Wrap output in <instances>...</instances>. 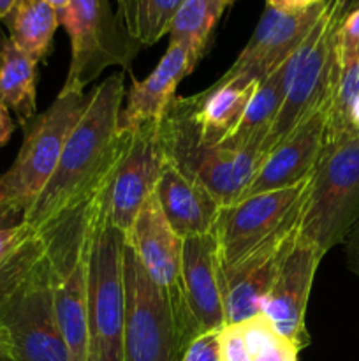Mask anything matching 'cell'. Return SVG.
<instances>
[{
	"mask_svg": "<svg viewBox=\"0 0 359 361\" xmlns=\"http://www.w3.org/2000/svg\"><path fill=\"white\" fill-rule=\"evenodd\" d=\"M123 78V73L111 74L90 92L84 113L70 130L55 173L23 215V222L37 231L94 192L125 157L134 130L120 127L125 95Z\"/></svg>",
	"mask_w": 359,
	"mask_h": 361,
	"instance_id": "cell-1",
	"label": "cell"
},
{
	"mask_svg": "<svg viewBox=\"0 0 359 361\" xmlns=\"http://www.w3.org/2000/svg\"><path fill=\"white\" fill-rule=\"evenodd\" d=\"M113 175L39 231L46 247L55 316L74 361L88 358V263L95 222Z\"/></svg>",
	"mask_w": 359,
	"mask_h": 361,
	"instance_id": "cell-2",
	"label": "cell"
},
{
	"mask_svg": "<svg viewBox=\"0 0 359 361\" xmlns=\"http://www.w3.org/2000/svg\"><path fill=\"white\" fill-rule=\"evenodd\" d=\"M158 140L165 162L210 190L222 207L243 200L260 157L256 150H227L203 141L189 97H175L158 120Z\"/></svg>",
	"mask_w": 359,
	"mask_h": 361,
	"instance_id": "cell-3",
	"label": "cell"
},
{
	"mask_svg": "<svg viewBox=\"0 0 359 361\" xmlns=\"http://www.w3.org/2000/svg\"><path fill=\"white\" fill-rule=\"evenodd\" d=\"M359 221V129L326 136L313 169L299 235L326 256Z\"/></svg>",
	"mask_w": 359,
	"mask_h": 361,
	"instance_id": "cell-4",
	"label": "cell"
},
{
	"mask_svg": "<svg viewBox=\"0 0 359 361\" xmlns=\"http://www.w3.org/2000/svg\"><path fill=\"white\" fill-rule=\"evenodd\" d=\"M123 254L125 235L109 219L106 194L95 222L88 263L87 361H123Z\"/></svg>",
	"mask_w": 359,
	"mask_h": 361,
	"instance_id": "cell-5",
	"label": "cell"
},
{
	"mask_svg": "<svg viewBox=\"0 0 359 361\" xmlns=\"http://www.w3.org/2000/svg\"><path fill=\"white\" fill-rule=\"evenodd\" d=\"M60 25L70 37V63L62 90L84 92L113 66L130 73L141 44L123 30L109 0H70L60 13Z\"/></svg>",
	"mask_w": 359,
	"mask_h": 361,
	"instance_id": "cell-6",
	"label": "cell"
},
{
	"mask_svg": "<svg viewBox=\"0 0 359 361\" xmlns=\"http://www.w3.org/2000/svg\"><path fill=\"white\" fill-rule=\"evenodd\" d=\"M90 94L60 90L46 111L25 127V137L2 178L14 207L25 215L55 173L70 130L84 113Z\"/></svg>",
	"mask_w": 359,
	"mask_h": 361,
	"instance_id": "cell-7",
	"label": "cell"
},
{
	"mask_svg": "<svg viewBox=\"0 0 359 361\" xmlns=\"http://www.w3.org/2000/svg\"><path fill=\"white\" fill-rule=\"evenodd\" d=\"M123 361H182L187 345L165 293L125 243Z\"/></svg>",
	"mask_w": 359,
	"mask_h": 361,
	"instance_id": "cell-8",
	"label": "cell"
},
{
	"mask_svg": "<svg viewBox=\"0 0 359 361\" xmlns=\"http://www.w3.org/2000/svg\"><path fill=\"white\" fill-rule=\"evenodd\" d=\"M312 176L285 189L267 190L222 207L215 226L220 270L227 271L277 235L291 219L303 214Z\"/></svg>",
	"mask_w": 359,
	"mask_h": 361,
	"instance_id": "cell-9",
	"label": "cell"
},
{
	"mask_svg": "<svg viewBox=\"0 0 359 361\" xmlns=\"http://www.w3.org/2000/svg\"><path fill=\"white\" fill-rule=\"evenodd\" d=\"M125 243L134 250L151 281L165 293L183 342L189 345L197 335H201V330L183 293V240L169 226L155 192L141 207L132 228L125 235Z\"/></svg>",
	"mask_w": 359,
	"mask_h": 361,
	"instance_id": "cell-10",
	"label": "cell"
},
{
	"mask_svg": "<svg viewBox=\"0 0 359 361\" xmlns=\"http://www.w3.org/2000/svg\"><path fill=\"white\" fill-rule=\"evenodd\" d=\"M0 326L14 361H74L53 305L48 261L0 309Z\"/></svg>",
	"mask_w": 359,
	"mask_h": 361,
	"instance_id": "cell-11",
	"label": "cell"
},
{
	"mask_svg": "<svg viewBox=\"0 0 359 361\" xmlns=\"http://www.w3.org/2000/svg\"><path fill=\"white\" fill-rule=\"evenodd\" d=\"M322 9L324 0L308 9L292 13L278 11L266 4L256 30L250 35V41L227 73L222 74L215 83H227L238 78L263 81L282 63L287 62L289 56L301 46L319 20Z\"/></svg>",
	"mask_w": 359,
	"mask_h": 361,
	"instance_id": "cell-12",
	"label": "cell"
},
{
	"mask_svg": "<svg viewBox=\"0 0 359 361\" xmlns=\"http://www.w3.org/2000/svg\"><path fill=\"white\" fill-rule=\"evenodd\" d=\"M322 257L324 254L312 242L298 235L260 309L275 330L299 351L310 344L305 323L306 305Z\"/></svg>",
	"mask_w": 359,
	"mask_h": 361,
	"instance_id": "cell-13",
	"label": "cell"
},
{
	"mask_svg": "<svg viewBox=\"0 0 359 361\" xmlns=\"http://www.w3.org/2000/svg\"><path fill=\"white\" fill-rule=\"evenodd\" d=\"M303 214L296 215L259 249L239 261L231 270L222 271L225 324H238L260 314L285 256L294 245L301 229Z\"/></svg>",
	"mask_w": 359,
	"mask_h": 361,
	"instance_id": "cell-14",
	"label": "cell"
},
{
	"mask_svg": "<svg viewBox=\"0 0 359 361\" xmlns=\"http://www.w3.org/2000/svg\"><path fill=\"white\" fill-rule=\"evenodd\" d=\"M165 155L158 140L157 122L143 123L113 175L108 192V214L113 224L127 235L144 201L155 192Z\"/></svg>",
	"mask_w": 359,
	"mask_h": 361,
	"instance_id": "cell-15",
	"label": "cell"
},
{
	"mask_svg": "<svg viewBox=\"0 0 359 361\" xmlns=\"http://www.w3.org/2000/svg\"><path fill=\"white\" fill-rule=\"evenodd\" d=\"M331 106L333 101L317 109L263 157L243 197L285 189L312 175L326 143Z\"/></svg>",
	"mask_w": 359,
	"mask_h": 361,
	"instance_id": "cell-16",
	"label": "cell"
},
{
	"mask_svg": "<svg viewBox=\"0 0 359 361\" xmlns=\"http://www.w3.org/2000/svg\"><path fill=\"white\" fill-rule=\"evenodd\" d=\"M182 284L201 334L225 326L224 286L213 233L183 240Z\"/></svg>",
	"mask_w": 359,
	"mask_h": 361,
	"instance_id": "cell-17",
	"label": "cell"
},
{
	"mask_svg": "<svg viewBox=\"0 0 359 361\" xmlns=\"http://www.w3.org/2000/svg\"><path fill=\"white\" fill-rule=\"evenodd\" d=\"M197 63L199 62L185 46L169 42L157 67L144 80L132 81L127 94V104L120 115V127L136 130L143 123L160 120L169 102L176 97L175 92L180 81L189 76Z\"/></svg>",
	"mask_w": 359,
	"mask_h": 361,
	"instance_id": "cell-18",
	"label": "cell"
},
{
	"mask_svg": "<svg viewBox=\"0 0 359 361\" xmlns=\"http://www.w3.org/2000/svg\"><path fill=\"white\" fill-rule=\"evenodd\" d=\"M155 196L169 226L182 240L215 231L222 204L210 190L187 178L169 162L162 169Z\"/></svg>",
	"mask_w": 359,
	"mask_h": 361,
	"instance_id": "cell-19",
	"label": "cell"
},
{
	"mask_svg": "<svg viewBox=\"0 0 359 361\" xmlns=\"http://www.w3.org/2000/svg\"><path fill=\"white\" fill-rule=\"evenodd\" d=\"M257 87L259 81L238 78L227 83H213L206 90L190 95L203 141L220 145L238 126Z\"/></svg>",
	"mask_w": 359,
	"mask_h": 361,
	"instance_id": "cell-20",
	"label": "cell"
},
{
	"mask_svg": "<svg viewBox=\"0 0 359 361\" xmlns=\"http://www.w3.org/2000/svg\"><path fill=\"white\" fill-rule=\"evenodd\" d=\"M46 259L41 233L27 222L0 229V309L18 295Z\"/></svg>",
	"mask_w": 359,
	"mask_h": 361,
	"instance_id": "cell-21",
	"label": "cell"
},
{
	"mask_svg": "<svg viewBox=\"0 0 359 361\" xmlns=\"http://www.w3.org/2000/svg\"><path fill=\"white\" fill-rule=\"evenodd\" d=\"M37 62L0 32V102L27 127L37 115Z\"/></svg>",
	"mask_w": 359,
	"mask_h": 361,
	"instance_id": "cell-22",
	"label": "cell"
},
{
	"mask_svg": "<svg viewBox=\"0 0 359 361\" xmlns=\"http://www.w3.org/2000/svg\"><path fill=\"white\" fill-rule=\"evenodd\" d=\"M282 66L263 81H259V87L250 99L238 126L220 143L222 148L256 150L259 154L260 145H263L266 134L270 133L282 101H284L285 87L284 78H282Z\"/></svg>",
	"mask_w": 359,
	"mask_h": 361,
	"instance_id": "cell-23",
	"label": "cell"
},
{
	"mask_svg": "<svg viewBox=\"0 0 359 361\" xmlns=\"http://www.w3.org/2000/svg\"><path fill=\"white\" fill-rule=\"evenodd\" d=\"M4 25L11 41L39 63L51 49L53 37L60 27V14L46 0H18Z\"/></svg>",
	"mask_w": 359,
	"mask_h": 361,
	"instance_id": "cell-24",
	"label": "cell"
},
{
	"mask_svg": "<svg viewBox=\"0 0 359 361\" xmlns=\"http://www.w3.org/2000/svg\"><path fill=\"white\" fill-rule=\"evenodd\" d=\"M185 0H122L116 18L123 30L141 46H151L169 34Z\"/></svg>",
	"mask_w": 359,
	"mask_h": 361,
	"instance_id": "cell-25",
	"label": "cell"
},
{
	"mask_svg": "<svg viewBox=\"0 0 359 361\" xmlns=\"http://www.w3.org/2000/svg\"><path fill=\"white\" fill-rule=\"evenodd\" d=\"M229 0H185L169 28V42L185 46L199 62Z\"/></svg>",
	"mask_w": 359,
	"mask_h": 361,
	"instance_id": "cell-26",
	"label": "cell"
},
{
	"mask_svg": "<svg viewBox=\"0 0 359 361\" xmlns=\"http://www.w3.org/2000/svg\"><path fill=\"white\" fill-rule=\"evenodd\" d=\"M238 324L245 338L248 361H298L299 349L282 337L263 314Z\"/></svg>",
	"mask_w": 359,
	"mask_h": 361,
	"instance_id": "cell-27",
	"label": "cell"
},
{
	"mask_svg": "<svg viewBox=\"0 0 359 361\" xmlns=\"http://www.w3.org/2000/svg\"><path fill=\"white\" fill-rule=\"evenodd\" d=\"M355 99H359V66L340 78L336 95H334L333 106H331L326 136H334L341 130L351 129L347 122V113Z\"/></svg>",
	"mask_w": 359,
	"mask_h": 361,
	"instance_id": "cell-28",
	"label": "cell"
},
{
	"mask_svg": "<svg viewBox=\"0 0 359 361\" xmlns=\"http://www.w3.org/2000/svg\"><path fill=\"white\" fill-rule=\"evenodd\" d=\"M336 56L340 78L359 66V7L348 11L338 28Z\"/></svg>",
	"mask_w": 359,
	"mask_h": 361,
	"instance_id": "cell-29",
	"label": "cell"
},
{
	"mask_svg": "<svg viewBox=\"0 0 359 361\" xmlns=\"http://www.w3.org/2000/svg\"><path fill=\"white\" fill-rule=\"evenodd\" d=\"M218 331L211 330L197 335L183 353L182 361H220V342Z\"/></svg>",
	"mask_w": 359,
	"mask_h": 361,
	"instance_id": "cell-30",
	"label": "cell"
},
{
	"mask_svg": "<svg viewBox=\"0 0 359 361\" xmlns=\"http://www.w3.org/2000/svg\"><path fill=\"white\" fill-rule=\"evenodd\" d=\"M218 342H220V361H248V353L239 324H225L218 331Z\"/></svg>",
	"mask_w": 359,
	"mask_h": 361,
	"instance_id": "cell-31",
	"label": "cell"
},
{
	"mask_svg": "<svg viewBox=\"0 0 359 361\" xmlns=\"http://www.w3.org/2000/svg\"><path fill=\"white\" fill-rule=\"evenodd\" d=\"M21 221H23V214L14 207L6 182H4L2 175H0V229L9 228V226L18 224Z\"/></svg>",
	"mask_w": 359,
	"mask_h": 361,
	"instance_id": "cell-32",
	"label": "cell"
},
{
	"mask_svg": "<svg viewBox=\"0 0 359 361\" xmlns=\"http://www.w3.org/2000/svg\"><path fill=\"white\" fill-rule=\"evenodd\" d=\"M345 250H347V264L359 277V221L345 238Z\"/></svg>",
	"mask_w": 359,
	"mask_h": 361,
	"instance_id": "cell-33",
	"label": "cell"
},
{
	"mask_svg": "<svg viewBox=\"0 0 359 361\" xmlns=\"http://www.w3.org/2000/svg\"><path fill=\"white\" fill-rule=\"evenodd\" d=\"M16 123L11 118V109L4 102H0V147L7 143L13 136Z\"/></svg>",
	"mask_w": 359,
	"mask_h": 361,
	"instance_id": "cell-34",
	"label": "cell"
},
{
	"mask_svg": "<svg viewBox=\"0 0 359 361\" xmlns=\"http://www.w3.org/2000/svg\"><path fill=\"white\" fill-rule=\"evenodd\" d=\"M322 2V0H267V6L275 7L278 11H285V13H292V11H303L308 7L315 6V4Z\"/></svg>",
	"mask_w": 359,
	"mask_h": 361,
	"instance_id": "cell-35",
	"label": "cell"
},
{
	"mask_svg": "<svg viewBox=\"0 0 359 361\" xmlns=\"http://www.w3.org/2000/svg\"><path fill=\"white\" fill-rule=\"evenodd\" d=\"M0 361H14L13 353H11L9 342H7L6 334H4L2 326H0Z\"/></svg>",
	"mask_w": 359,
	"mask_h": 361,
	"instance_id": "cell-36",
	"label": "cell"
},
{
	"mask_svg": "<svg viewBox=\"0 0 359 361\" xmlns=\"http://www.w3.org/2000/svg\"><path fill=\"white\" fill-rule=\"evenodd\" d=\"M16 2L18 0H0V23H4V20H6V16L11 13Z\"/></svg>",
	"mask_w": 359,
	"mask_h": 361,
	"instance_id": "cell-37",
	"label": "cell"
},
{
	"mask_svg": "<svg viewBox=\"0 0 359 361\" xmlns=\"http://www.w3.org/2000/svg\"><path fill=\"white\" fill-rule=\"evenodd\" d=\"M46 2H48L51 7H55V9L58 11V14H60L63 9H65L67 6H69L70 0H46Z\"/></svg>",
	"mask_w": 359,
	"mask_h": 361,
	"instance_id": "cell-38",
	"label": "cell"
},
{
	"mask_svg": "<svg viewBox=\"0 0 359 361\" xmlns=\"http://www.w3.org/2000/svg\"><path fill=\"white\" fill-rule=\"evenodd\" d=\"M355 7H359V0H351V7H348V11L355 9Z\"/></svg>",
	"mask_w": 359,
	"mask_h": 361,
	"instance_id": "cell-39",
	"label": "cell"
},
{
	"mask_svg": "<svg viewBox=\"0 0 359 361\" xmlns=\"http://www.w3.org/2000/svg\"><path fill=\"white\" fill-rule=\"evenodd\" d=\"M232 2H234V0H229V4H232Z\"/></svg>",
	"mask_w": 359,
	"mask_h": 361,
	"instance_id": "cell-40",
	"label": "cell"
},
{
	"mask_svg": "<svg viewBox=\"0 0 359 361\" xmlns=\"http://www.w3.org/2000/svg\"><path fill=\"white\" fill-rule=\"evenodd\" d=\"M116 2H122V0H116Z\"/></svg>",
	"mask_w": 359,
	"mask_h": 361,
	"instance_id": "cell-41",
	"label": "cell"
}]
</instances>
